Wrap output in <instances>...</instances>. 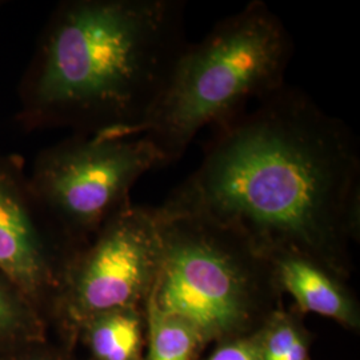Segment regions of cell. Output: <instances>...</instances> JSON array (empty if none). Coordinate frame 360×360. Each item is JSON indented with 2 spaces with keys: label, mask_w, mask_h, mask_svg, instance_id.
<instances>
[{
  "label": "cell",
  "mask_w": 360,
  "mask_h": 360,
  "mask_svg": "<svg viewBox=\"0 0 360 360\" xmlns=\"http://www.w3.org/2000/svg\"><path fill=\"white\" fill-rule=\"evenodd\" d=\"M156 167L162 159L144 136H83L41 156L35 193L63 236L87 238L131 205L136 181Z\"/></svg>",
  "instance_id": "5b68a950"
},
{
  "label": "cell",
  "mask_w": 360,
  "mask_h": 360,
  "mask_svg": "<svg viewBox=\"0 0 360 360\" xmlns=\"http://www.w3.org/2000/svg\"><path fill=\"white\" fill-rule=\"evenodd\" d=\"M47 319L38 306L0 272V355L46 340Z\"/></svg>",
  "instance_id": "30bf717a"
},
{
  "label": "cell",
  "mask_w": 360,
  "mask_h": 360,
  "mask_svg": "<svg viewBox=\"0 0 360 360\" xmlns=\"http://www.w3.org/2000/svg\"><path fill=\"white\" fill-rule=\"evenodd\" d=\"M183 0H72L47 28L35 74L39 116L123 138L150 112L188 44Z\"/></svg>",
  "instance_id": "7a4b0ae2"
},
{
  "label": "cell",
  "mask_w": 360,
  "mask_h": 360,
  "mask_svg": "<svg viewBox=\"0 0 360 360\" xmlns=\"http://www.w3.org/2000/svg\"><path fill=\"white\" fill-rule=\"evenodd\" d=\"M162 248L156 207H124L67 259L50 314L80 331L94 316L136 307L153 290Z\"/></svg>",
  "instance_id": "8992f818"
},
{
  "label": "cell",
  "mask_w": 360,
  "mask_h": 360,
  "mask_svg": "<svg viewBox=\"0 0 360 360\" xmlns=\"http://www.w3.org/2000/svg\"><path fill=\"white\" fill-rule=\"evenodd\" d=\"M208 360H260V347L251 342H232L217 349Z\"/></svg>",
  "instance_id": "5bb4252c"
},
{
  "label": "cell",
  "mask_w": 360,
  "mask_h": 360,
  "mask_svg": "<svg viewBox=\"0 0 360 360\" xmlns=\"http://www.w3.org/2000/svg\"><path fill=\"white\" fill-rule=\"evenodd\" d=\"M275 284L294 296L299 307L342 323H354L355 304L343 284L319 259L291 247L260 250Z\"/></svg>",
  "instance_id": "ba28073f"
},
{
  "label": "cell",
  "mask_w": 360,
  "mask_h": 360,
  "mask_svg": "<svg viewBox=\"0 0 360 360\" xmlns=\"http://www.w3.org/2000/svg\"><path fill=\"white\" fill-rule=\"evenodd\" d=\"M292 55L282 19L264 1L252 0L186 46L150 112L123 138L144 136L163 167L175 163L202 129L282 89Z\"/></svg>",
  "instance_id": "3957f363"
},
{
  "label": "cell",
  "mask_w": 360,
  "mask_h": 360,
  "mask_svg": "<svg viewBox=\"0 0 360 360\" xmlns=\"http://www.w3.org/2000/svg\"><path fill=\"white\" fill-rule=\"evenodd\" d=\"M141 326L136 307L115 309L91 318L80 333L94 360H139Z\"/></svg>",
  "instance_id": "9c48e42d"
},
{
  "label": "cell",
  "mask_w": 360,
  "mask_h": 360,
  "mask_svg": "<svg viewBox=\"0 0 360 360\" xmlns=\"http://www.w3.org/2000/svg\"><path fill=\"white\" fill-rule=\"evenodd\" d=\"M150 327V347L147 360H191L202 340L187 323L166 315L146 302Z\"/></svg>",
  "instance_id": "8fae6325"
},
{
  "label": "cell",
  "mask_w": 360,
  "mask_h": 360,
  "mask_svg": "<svg viewBox=\"0 0 360 360\" xmlns=\"http://www.w3.org/2000/svg\"><path fill=\"white\" fill-rule=\"evenodd\" d=\"M260 347V360H307V346L295 324L279 318Z\"/></svg>",
  "instance_id": "7c38bea8"
},
{
  "label": "cell",
  "mask_w": 360,
  "mask_h": 360,
  "mask_svg": "<svg viewBox=\"0 0 360 360\" xmlns=\"http://www.w3.org/2000/svg\"><path fill=\"white\" fill-rule=\"evenodd\" d=\"M65 264L28 210L22 188L0 167V272L50 316Z\"/></svg>",
  "instance_id": "52a82bcc"
},
{
  "label": "cell",
  "mask_w": 360,
  "mask_h": 360,
  "mask_svg": "<svg viewBox=\"0 0 360 360\" xmlns=\"http://www.w3.org/2000/svg\"><path fill=\"white\" fill-rule=\"evenodd\" d=\"M212 129L202 162L159 215L206 217L259 251L291 247L335 269L359 226V142L347 124L284 84Z\"/></svg>",
  "instance_id": "6da1fadb"
},
{
  "label": "cell",
  "mask_w": 360,
  "mask_h": 360,
  "mask_svg": "<svg viewBox=\"0 0 360 360\" xmlns=\"http://www.w3.org/2000/svg\"><path fill=\"white\" fill-rule=\"evenodd\" d=\"M0 360H65L46 340L28 343L0 355Z\"/></svg>",
  "instance_id": "4fadbf2b"
},
{
  "label": "cell",
  "mask_w": 360,
  "mask_h": 360,
  "mask_svg": "<svg viewBox=\"0 0 360 360\" xmlns=\"http://www.w3.org/2000/svg\"><path fill=\"white\" fill-rule=\"evenodd\" d=\"M160 266L146 302L191 326L202 340L243 322L262 287L263 254L255 245L199 215L160 217Z\"/></svg>",
  "instance_id": "277c9868"
}]
</instances>
